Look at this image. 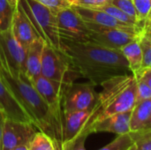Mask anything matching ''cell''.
<instances>
[{"mask_svg": "<svg viewBox=\"0 0 151 150\" xmlns=\"http://www.w3.org/2000/svg\"><path fill=\"white\" fill-rule=\"evenodd\" d=\"M61 51L66 56L72 68L95 86L132 72L127 58L119 50L88 41L61 39Z\"/></svg>", "mask_w": 151, "mask_h": 150, "instance_id": "obj_1", "label": "cell"}, {"mask_svg": "<svg viewBox=\"0 0 151 150\" xmlns=\"http://www.w3.org/2000/svg\"><path fill=\"white\" fill-rule=\"evenodd\" d=\"M0 79L18 98L37 130L50 137L55 150H63V124L36 91L31 80L24 73L12 75L1 66Z\"/></svg>", "mask_w": 151, "mask_h": 150, "instance_id": "obj_2", "label": "cell"}, {"mask_svg": "<svg viewBox=\"0 0 151 150\" xmlns=\"http://www.w3.org/2000/svg\"><path fill=\"white\" fill-rule=\"evenodd\" d=\"M103 90L97 94L93 107L88 131L96 123L109 116L130 111L136 104L137 80L134 73L113 77L101 84Z\"/></svg>", "mask_w": 151, "mask_h": 150, "instance_id": "obj_3", "label": "cell"}, {"mask_svg": "<svg viewBox=\"0 0 151 150\" xmlns=\"http://www.w3.org/2000/svg\"><path fill=\"white\" fill-rule=\"evenodd\" d=\"M19 3L45 43L61 50V38L58 33L57 12L35 0H19Z\"/></svg>", "mask_w": 151, "mask_h": 150, "instance_id": "obj_4", "label": "cell"}, {"mask_svg": "<svg viewBox=\"0 0 151 150\" xmlns=\"http://www.w3.org/2000/svg\"><path fill=\"white\" fill-rule=\"evenodd\" d=\"M41 74L53 80L72 83L74 75L78 73L72 68L66 56L61 50L45 44L42 57Z\"/></svg>", "mask_w": 151, "mask_h": 150, "instance_id": "obj_5", "label": "cell"}, {"mask_svg": "<svg viewBox=\"0 0 151 150\" xmlns=\"http://www.w3.org/2000/svg\"><path fill=\"white\" fill-rule=\"evenodd\" d=\"M26 49L14 37L11 28L0 32V66L12 75L25 74Z\"/></svg>", "mask_w": 151, "mask_h": 150, "instance_id": "obj_6", "label": "cell"}, {"mask_svg": "<svg viewBox=\"0 0 151 150\" xmlns=\"http://www.w3.org/2000/svg\"><path fill=\"white\" fill-rule=\"evenodd\" d=\"M95 87L89 81L87 83H70L63 96V114L92 108L97 99Z\"/></svg>", "mask_w": 151, "mask_h": 150, "instance_id": "obj_7", "label": "cell"}, {"mask_svg": "<svg viewBox=\"0 0 151 150\" xmlns=\"http://www.w3.org/2000/svg\"><path fill=\"white\" fill-rule=\"evenodd\" d=\"M86 25L89 29L88 42L109 49L120 50L122 47L141 36L114 27H103L88 22H86Z\"/></svg>", "mask_w": 151, "mask_h": 150, "instance_id": "obj_8", "label": "cell"}, {"mask_svg": "<svg viewBox=\"0 0 151 150\" xmlns=\"http://www.w3.org/2000/svg\"><path fill=\"white\" fill-rule=\"evenodd\" d=\"M57 19L61 39L79 42L88 41L89 29L73 6L58 11Z\"/></svg>", "mask_w": 151, "mask_h": 150, "instance_id": "obj_9", "label": "cell"}, {"mask_svg": "<svg viewBox=\"0 0 151 150\" xmlns=\"http://www.w3.org/2000/svg\"><path fill=\"white\" fill-rule=\"evenodd\" d=\"M35 88L51 108L58 119L63 124L62 101L66 88L70 83L60 82L48 79L42 74L31 80Z\"/></svg>", "mask_w": 151, "mask_h": 150, "instance_id": "obj_10", "label": "cell"}, {"mask_svg": "<svg viewBox=\"0 0 151 150\" xmlns=\"http://www.w3.org/2000/svg\"><path fill=\"white\" fill-rule=\"evenodd\" d=\"M36 129L32 123L15 121L6 118L1 150H12L20 145H27L36 133Z\"/></svg>", "mask_w": 151, "mask_h": 150, "instance_id": "obj_11", "label": "cell"}, {"mask_svg": "<svg viewBox=\"0 0 151 150\" xmlns=\"http://www.w3.org/2000/svg\"><path fill=\"white\" fill-rule=\"evenodd\" d=\"M77 13L81 17V19L88 23H93L96 25L108 27H114L125 32H128L131 34H134L137 35H141L143 34L142 30L138 27L129 26L123 22L119 21L118 19H114L112 16L108 14L107 12L100 10V9H93V8H86L81 6H75L72 5Z\"/></svg>", "mask_w": 151, "mask_h": 150, "instance_id": "obj_12", "label": "cell"}, {"mask_svg": "<svg viewBox=\"0 0 151 150\" xmlns=\"http://www.w3.org/2000/svg\"><path fill=\"white\" fill-rule=\"evenodd\" d=\"M11 30L16 40L26 50L34 41L41 38L19 2L14 9Z\"/></svg>", "mask_w": 151, "mask_h": 150, "instance_id": "obj_13", "label": "cell"}, {"mask_svg": "<svg viewBox=\"0 0 151 150\" xmlns=\"http://www.w3.org/2000/svg\"><path fill=\"white\" fill-rule=\"evenodd\" d=\"M0 107L6 114L7 118L19 121L32 123V120L18 98L12 91L4 84L0 79ZM33 124V123H32Z\"/></svg>", "mask_w": 151, "mask_h": 150, "instance_id": "obj_14", "label": "cell"}, {"mask_svg": "<svg viewBox=\"0 0 151 150\" xmlns=\"http://www.w3.org/2000/svg\"><path fill=\"white\" fill-rule=\"evenodd\" d=\"M131 112H122L109 116L94 125L91 129V133H111L117 135L131 133L130 131V117Z\"/></svg>", "mask_w": 151, "mask_h": 150, "instance_id": "obj_15", "label": "cell"}, {"mask_svg": "<svg viewBox=\"0 0 151 150\" xmlns=\"http://www.w3.org/2000/svg\"><path fill=\"white\" fill-rule=\"evenodd\" d=\"M45 42L42 38L34 41L27 49L25 60V75L30 80H34L41 74V64L42 51Z\"/></svg>", "mask_w": 151, "mask_h": 150, "instance_id": "obj_16", "label": "cell"}, {"mask_svg": "<svg viewBox=\"0 0 151 150\" xmlns=\"http://www.w3.org/2000/svg\"><path fill=\"white\" fill-rule=\"evenodd\" d=\"M151 113V99L136 103L130 117L131 133L142 132L145 129Z\"/></svg>", "mask_w": 151, "mask_h": 150, "instance_id": "obj_17", "label": "cell"}, {"mask_svg": "<svg viewBox=\"0 0 151 150\" xmlns=\"http://www.w3.org/2000/svg\"><path fill=\"white\" fill-rule=\"evenodd\" d=\"M120 51L127 58L132 73L138 72L142 68V50L140 44V37L122 47Z\"/></svg>", "mask_w": 151, "mask_h": 150, "instance_id": "obj_18", "label": "cell"}, {"mask_svg": "<svg viewBox=\"0 0 151 150\" xmlns=\"http://www.w3.org/2000/svg\"><path fill=\"white\" fill-rule=\"evenodd\" d=\"M28 150H55V146L49 135L39 131L35 133L29 143Z\"/></svg>", "mask_w": 151, "mask_h": 150, "instance_id": "obj_19", "label": "cell"}, {"mask_svg": "<svg viewBox=\"0 0 151 150\" xmlns=\"http://www.w3.org/2000/svg\"><path fill=\"white\" fill-rule=\"evenodd\" d=\"M97 9H100V10H102V11L107 12L108 14H110L111 16H112L114 19H118V20L120 21V22H123V23L127 24V25H129V26H134V27H140L138 26L137 21H136L134 19H133L132 17H130L129 15H127L126 12H124L123 11H121L119 8H118L117 6L113 5V4H110V3H109V4H106L103 5L102 7L97 8ZM140 28H141V27H140ZM141 29H142V28H141Z\"/></svg>", "mask_w": 151, "mask_h": 150, "instance_id": "obj_20", "label": "cell"}, {"mask_svg": "<svg viewBox=\"0 0 151 150\" xmlns=\"http://www.w3.org/2000/svg\"><path fill=\"white\" fill-rule=\"evenodd\" d=\"M14 9L8 0H0V32L11 28Z\"/></svg>", "mask_w": 151, "mask_h": 150, "instance_id": "obj_21", "label": "cell"}, {"mask_svg": "<svg viewBox=\"0 0 151 150\" xmlns=\"http://www.w3.org/2000/svg\"><path fill=\"white\" fill-rule=\"evenodd\" d=\"M134 140L131 133L118 135L116 139H114L111 142L107 144L98 150H127L129 147L133 145Z\"/></svg>", "mask_w": 151, "mask_h": 150, "instance_id": "obj_22", "label": "cell"}, {"mask_svg": "<svg viewBox=\"0 0 151 150\" xmlns=\"http://www.w3.org/2000/svg\"><path fill=\"white\" fill-rule=\"evenodd\" d=\"M136 11V19L138 26L142 29L143 23L151 10V0H132Z\"/></svg>", "mask_w": 151, "mask_h": 150, "instance_id": "obj_23", "label": "cell"}, {"mask_svg": "<svg viewBox=\"0 0 151 150\" xmlns=\"http://www.w3.org/2000/svg\"><path fill=\"white\" fill-rule=\"evenodd\" d=\"M140 44L142 50V65L141 69L151 68V41L142 34L140 36Z\"/></svg>", "mask_w": 151, "mask_h": 150, "instance_id": "obj_24", "label": "cell"}, {"mask_svg": "<svg viewBox=\"0 0 151 150\" xmlns=\"http://www.w3.org/2000/svg\"><path fill=\"white\" fill-rule=\"evenodd\" d=\"M134 142L127 150H151V138L141 135L138 133H131Z\"/></svg>", "mask_w": 151, "mask_h": 150, "instance_id": "obj_25", "label": "cell"}, {"mask_svg": "<svg viewBox=\"0 0 151 150\" xmlns=\"http://www.w3.org/2000/svg\"><path fill=\"white\" fill-rule=\"evenodd\" d=\"M109 3L117 6L121 11H123L124 12H126L127 15H129L137 21L135 8L132 0H110Z\"/></svg>", "mask_w": 151, "mask_h": 150, "instance_id": "obj_26", "label": "cell"}, {"mask_svg": "<svg viewBox=\"0 0 151 150\" xmlns=\"http://www.w3.org/2000/svg\"><path fill=\"white\" fill-rule=\"evenodd\" d=\"M137 89H136V103L151 99V88L142 80L137 79Z\"/></svg>", "mask_w": 151, "mask_h": 150, "instance_id": "obj_27", "label": "cell"}, {"mask_svg": "<svg viewBox=\"0 0 151 150\" xmlns=\"http://www.w3.org/2000/svg\"><path fill=\"white\" fill-rule=\"evenodd\" d=\"M45 7L52 10L55 12L58 11L72 6L68 0H35Z\"/></svg>", "mask_w": 151, "mask_h": 150, "instance_id": "obj_28", "label": "cell"}, {"mask_svg": "<svg viewBox=\"0 0 151 150\" xmlns=\"http://www.w3.org/2000/svg\"><path fill=\"white\" fill-rule=\"evenodd\" d=\"M71 5L81 6L86 8L97 9L103 5L109 4L110 0H68Z\"/></svg>", "mask_w": 151, "mask_h": 150, "instance_id": "obj_29", "label": "cell"}, {"mask_svg": "<svg viewBox=\"0 0 151 150\" xmlns=\"http://www.w3.org/2000/svg\"><path fill=\"white\" fill-rule=\"evenodd\" d=\"M88 138L86 134H81L76 137L73 141L65 146L64 150H86L85 142Z\"/></svg>", "mask_w": 151, "mask_h": 150, "instance_id": "obj_30", "label": "cell"}, {"mask_svg": "<svg viewBox=\"0 0 151 150\" xmlns=\"http://www.w3.org/2000/svg\"><path fill=\"white\" fill-rule=\"evenodd\" d=\"M137 79L142 80L145 81L148 86L151 88V68H147V69H140L138 72L134 73Z\"/></svg>", "mask_w": 151, "mask_h": 150, "instance_id": "obj_31", "label": "cell"}, {"mask_svg": "<svg viewBox=\"0 0 151 150\" xmlns=\"http://www.w3.org/2000/svg\"><path fill=\"white\" fill-rule=\"evenodd\" d=\"M6 114L3 110H0V150L2 147V137H3V130H4V121L6 119Z\"/></svg>", "mask_w": 151, "mask_h": 150, "instance_id": "obj_32", "label": "cell"}, {"mask_svg": "<svg viewBox=\"0 0 151 150\" xmlns=\"http://www.w3.org/2000/svg\"><path fill=\"white\" fill-rule=\"evenodd\" d=\"M150 27H151V10L149 13V15L147 16L146 19L144 20V23H143V33L148 30Z\"/></svg>", "mask_w": 151, "mask_h": 150, "instance_id": "obj_33", "label": "cell"}, {"mask_svg": "<svg viewBox=\"0 0 151 150\" xmlns=\"http://www.w3.org/2000/svg\"><path fill=\"white\" fill-rule=\"evenodd\" d=\"M137 133H140V134L142 135V136L151 138V131H142V132H137Z\"/></svg>", "mask_w": 151, "mask_h": 150, "instance_id": "obj_34", "label": "cell"}, {"mask_svg": "<svg viewBox=\"0 0 151 150\" xmlns=\"http://www.w3.org/2000/svg\"><path fill=\"white\" fill-rule=\"evenodd\" d=\"M12 150H28V147H27V145H20Z\"/></svg>", "mask_w": 151, "mask_h": 150, "instance_id": "obj_35", "label": "cell"}, {"mask_svg": "<svg viewBox=\"0 0 151 150\" xmlns=\"http://www.w3.org/2000/svg\"><path fill=\"white\" fill-rule=\"evenodd\" d=\"M143 131H151V113H150V119L148 121V124L145 127V129Z\"/></svg>", "mask_w": 151, "mask_h": 150, "instance_id": "obj_36", "label": "cell"}, {"mask_svg": "<svg viewBox=\"0 0 151 150\" xmlns=\"http://www.w3.org/2000/svg\"><path fill=\"white\" fill-rule=\"evenodd\" d=\"M143 34H144L147 38H149V39L151 41V27H150L148 30H146V31L143 33Z\"/></svg>", "mask_w": 151, "mask_h": 150, "instance_id": "obj_37", "label": "cell"}, {"mask_svg": "<svg viewBox=\"0 0 151 150\" xmlns=\"http://www.w3.org/2000/svg\"><path fill=\"white\" fill-rule=\"evenodd\" d=\"M8 1H9V3H10L13 7H15V6L17 5L18 2H19V0H8Z\"/></svg>", "mask_w": 151, "mask_h": 150, "instance_id": "obj_38", "label": "cell"}, {"mask_svg": "<svg viewBox=\"0 0 151 150\" xmlns=\"http://www.w3.org/2000/svg\"><path fill=\"white\" fill-rule=\"evenodd\" d=\"M0 110H2V109H1V107H0Z\"/></svg>", "mask_w": 151, "mask_h": 150, "instance_id": "obj_39", "label": "cell"}]
</instances>
